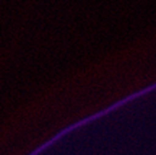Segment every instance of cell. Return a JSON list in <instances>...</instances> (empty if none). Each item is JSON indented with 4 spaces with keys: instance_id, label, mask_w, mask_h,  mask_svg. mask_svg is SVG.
<instances>
[]
</instances>
